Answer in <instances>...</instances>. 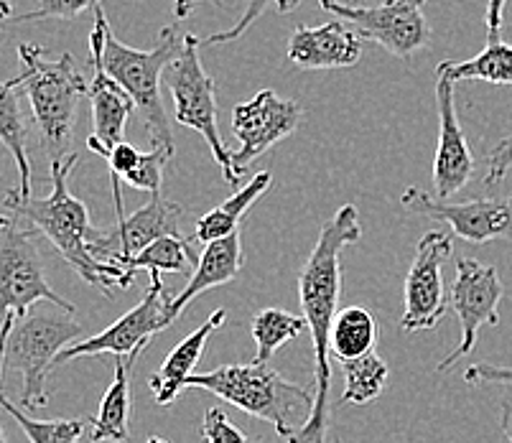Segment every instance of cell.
<instances>
[{
  "label": "cell",
  "instance_id": "1",
  "mask_svg": "<svg viewBox=\"0 0 512 443\" xmlns=\"http://www.w3.org/2000/svg\"><path fill=\"white\" fill-rule=\"evenodd\" d=\"M362 237L360 214L355 204L337 209L327 225L321 227L319 240L306 258L299 275V296L304 319L314 344V408L309 421L288 443H327L329 433V390H332V326L339 314V293H342V253L344 247L355 245Z\"/></svg>",
  "mask_w": 512,
  "mask_h": 443
},
{
  "label": "cell",
  "instance_id": "2",
  "mask_svg": "<svg viewBox=\"0 0 512 443\" xmlns=\"http://www.w3.org/2000/svg\"><path fill=\"white\" fill-rule=\"evenodd\" d=\"M79 161V153H69L67 158L51 161V194L44 199H23L6 194V209L16 214L21 222H29L39 235L54 245L59 255L74 268V273L90 286L100 288L107 298L115 291H125L133 286L136 270L123 265L102 263L92 255V242L102 235L90 222V212L82 199L69 191V176Z\"/></svg>",
  "mask_w": 512,
  "mask_h": 443
},
{
  "label": "cell",
  "instance_id": "3",
  "mask_svg": "<svg viewBox=\"0 0 512 443\" xmlns=\"http://www.w3.org/2000/svg\"><path fill=\"white\" fill-rule=\"evenodd\" d=\"M184 49V39H179L174 26H166L158 34V44L153 49H133L123 44L113 34L102 8H95V26L90 34V62L102 67V72L115 79L120 87L136 102L138 115L143 118L151 141L156 148H166L174 153V133L161 102V82L166 69L174 64Z\"/></svg>",
  "mask_w": 512,
  "mask_h": 443
},
{
  "label": "cell",
  "instance_id": "4",
  "mask_svg": "<svg viewBox=\"0 0 512 443\" xmlns=\"http://www.w3.org/2000/svg\"><path fill=\"white\" fill-rule=\"evenodd\" d=\"M18 62L23 69L6 85L13 87L18 97L29 100L41 148L49 153L51 161L67 158L79 100L90 92L87 79L82 77L72 54L49 59V51L36 44L18 46Z\"/></svg>",
  "mask_w": 512,
  "mask_h": 443
},
{
  "label": "cell",
  "instance_id": "5",
  "mask_svg": "<svg viewBox=\"0 0 512 443\" xmlns=\"http://www.w3.org/2000/svg\"><path fill=\"white\" fill-rule=\"evenodd\" d=\"M82 324L74 321L69 311L36 309L23 319L3 316L0 331V380L6 372L16 370L21 375V405L26 410H41L49 405L51 367H57V357L72 344L82 342Z\"/></svg>",
  "mask_w": 512,
  "mask_h": 443
},
{
  "label": "cell",
  "instance_id": "6",
  "mask_svg": "<svg viewBox=\"0 0 512 443\" xmlns=\"http://www.w3.org/2000/svg\"><path fill=\"white\" fill-rule=\"evenodd\" d=\"M186 387L207 390L225 403L235 405L242 413L258 421L271 423L283 441H293L299 433L296 418L311 415L314 387L296 385L268 365H222L212 372L189 377Z\"/></svg>",
  "mask_w": 512,
  "mask_h": 443
},
{
  "label": "cell",
  "instance_id": "7",
  "mask_svg": "<svg viewBox=\"0 0 512 443\" xmlns=\"http://www.w3.org/2000/svg\"><path fill=\"white\" fill-rule=\"evenodd\" d=\"M202 39L194 34L184 36V49L166 69L164 85L174 97V118L184 128H192L207 141L214 161L220 163L222 176L230 186H240V174L235 169L230 148L225 146L217 125V95H214V79L209 77L199 62Z\"/></svg>",
  "mask_w": 512,
  "mask_h": 443
},
{
  "label": "cell",
  "instance_id": "8",
  "mask_svg": "<svg viewBox=\"0 0 512 443\" xmlns=\"http://www.w3.org/2000/svg\"><path fill=\"white\" fill-rule=\"evenodd\" d=\"M36 237H39V232L34 227H23L16 214L8 212L0 219V303H3V316L23 319V316L31 314L34 303L39 301H49L59 311L74 314L72 303L46 283Z\"/></svg>",
  "mask_w": 512,
  "mask_h": 443
},
{
  "label": "cell",
  "instance_id": "9",
  "mask_svg": "<svg viewBox=\"0 0 512 443\" xmlns=\"http://www.w3.org/2000/svg\"><path fill=\"white\" fill-rule=\"evenodd\" d=\"M169 306L171 298L166 296L164 281H161V275L153 273L151 286H148L146 296L141 298L138 306H133L128 314L120 316L113 326H107L105 331H100L95 337H87L82 342L72 344L69 349H64L57 357V367L67 365L72 359L102 357V354L123 357L136 367L138 354L148 347V342L156 337L158 331L169 329L176 321L169 314Z\"/></svg>",
  "mask_w": 512,
  "mask_h": 443
},
{
  "label": "cell",
  "instance_id": "10",
  "mask_svg": "<svg viewBox=\"0 0 512 443\" xmlns=\"http://www.w3.org/2000/svg\"><path fill=\"white\" fill-rule=\"evenodd\" d=\"M319 6L352 23L362 39L375 41L406 62L431 41V29L423 18L426 0H383L372 8L344 6L342 0H319Z\"/></svg>",
  "mask_w": 512,
  "mask_h": 443
},
{
  "label": "cell",
  "instance_id": "11",
  "mask_svg": "<svg viewBox=\"0 0 512 443\" xmlns=\"http://www.w3.org/2000/svg\"><path fill=\"white\" fill-rule=\"evenodd\" d=\"M451 255H454V240L446 232L431 230L421 237L406 275L400 331L406 334L431 331L444 319L449 301H446L441 268Z\"/></svg>",
  "mask_w": 512,
  "mask_h": 443
},
{
  "label": "cell",
  "instance_id": "12",
  "mask_svg": "<svg viewBox=\"0 0 512 443\" xmlns=\"http://www.w3.org/2000/svg\"><path fill=\"white\" fill-rule=\"evenodd\" d=\"M502 293H505V288H502L495 265H482L472 258H462L456 263V278L454 286H451L449 303L459 324H462V342L454 349V354L439 362L436 370L449 372L459 359L472 354L482 326L500 324L497 306L502 301Z\"/></svg>",
  "mask_w": 512,
  "mask_h": 443
},
{
  "label": "cell",
  "instance_id": "13",
  "mask_svg": "<svg viewBox=\"0 0 512 443\" xmlns=\"http://www.w3.org/2000/svg\"><path fill=\"white\" fill-rule=\"evenodd\" d=\"M400 204L408 212L446 222L454 237L472 245H484L492 240L512 237V197L472 199V202H449V199L428 197V191L418 186L403 191Z\"/></svg>",
  "mask_w": 512,
  "mask_h": 443
},
{
  "label": "cell",
  "instance_id": "14",
  "mask_svg": "<svg viewBox=\"0 0 512 443\" xmlns=\"http://www.w3.org/2000/svg\"><path fill=\"white\" fill-rule=\"evenodd\" d=\"M304 120V107L293 100H283L273 90H260L250 102H240L232 110V133L240 141V148L232 153L237 174L248 169L255 158L271 151L276 143L286 141L288 135Z\"/></svg>",
  "mask_w": 512,
  "mask_h": 443
},
{
  "label": "cell",
  "instance_id": "15",
  "mask_svg": "<svg viewBox=\"0 0 512 443\" xmlns=\"http://www.w3.org/2000/svg\"><path fill=\"white\" fill-rule=\"evenodd\" d=\"M181 214H184V209L179 204L164 197H151L133 217H125L113 230L102 232L92 242V255L102 263L120 265L123 260L143 253L148 245H153L161 237L179 235Z\"/></svg>",
  "mask_w": 512,
  "mask_h": 443
},
{
  "label": "cell",
  "instance_id": "16",
  "mask_svg": "<svg viewBox=\"0 0 512 443\" xmlns=\"http://www.w3.org/2000/svg\"><path fill=\"white\" fill-rule=\"evenodd\" d=\"M436 107H439V146L434 158V191L439 199H449L472 181L474 156L456 118L454 82L444 77H436Z\"/></svg>",
  "mask_w": 512,
  "mask_h": 443
},
{
  "label": "cell",
  "instance_id": "17",
  "mask_svg": "<svg viewBox=\"0 0 512 443\" xmlns=\"http://www.w3.org/2000/svg\"><path fill=\"white\" fill-rule=\"evenodd\" d=\"M288 62L299 69H349L362 57V39L344 23L296 26L288 39Z\"/></svg>",
  "mask_w": 512,
  "mask_h": 443
},
{
  "label": "cell",
  "instance_id": "18",
  "mask_svg": "<svg viewBox=\"0 0 512 443\" xmlns=\"http://www.w3.org/2000/svg\"><path fill=\"white\" fill-rule=\"evenodd\" d=\"M92 69H95V74H92L87 97H90L92 130L95 133L87 138V148L107 161L113 148L123 143L125 125H128L130 113L136 110V102L130 100L128 92L115 79L102 72V67L92 64Z\"/></svg>",
  "mask_w": 512,
  "mask_h": 443
},
{
  "label": "cell",
  "instance_id": "19",
  "mask_svg": "<svg viewBox=\"0 0 512 443\" xmlns=\"http://www.w3.org/2000/svg\"><path fill=\"white\" fill-rule=\"evenodd\" d=\"M227 321L225 309H217L207 321H204L199 329H194L189 337L181 339L171 354L166 357V362L158 367L156 375H151L148 380V387H151L153 400L158 405H171L181 395V390L186 387L189 377H194V370H197L199 359L204 357V349H207L209 339L222 324Z\"/></svg>",
  "mask_w": 512,
  "mask_h": 443
},
{
  "label": "cell",
  "instance_id": "20",
  "mask_svg": "<svg viewBox=\"0 0 512 443\" xmlns=\"http://www.w3.org/2000/svg\"><path fill=\"white\" fill-rule=\"evenodd\" d=\"M242 263H245V255H242L240 230H237L235 235L222 237V240H214L209 242V245H204L189 283L184 286V291H179L171 298L169 314L174 316V319H179L194 298H199L202 293H209L212 288L227 286L230 281H235L242 270Z\"/></svg>",
  "mask_w": 512,
  "mask_h": 443
},
{
  "label": "cell",
  "instance_id": "21",
  "mask_svg": "<svg viewBox=\"0 0 512 443\" xmlns=\"http://www.w3.org/2000/svg\"><path fill=\"white\" fill-rule=\"evenodd\" d=\"M130 372L128 359L115 357V380L105 390L97 415L92 418V443H128L130 441Z\"/></svg>",
  "mask_w": 512,
  "mask_h": 443
},
{
  "label": "cell",
  "instance_id": "22",
  "mask_svg": "<svg viewBox=\"0 0 512 443\" xmlns=\"http://www.w3.org/2000/svg\"><path fill=\"white\" fill-rule=\"evenodd\" d=\"M273 174L271 171H258L248 184L237 189L225 204L209 209L202 217L197 219V230H194V240L209 245L214 240H222V237H230L240 230L242 219L248 214V209L263 197L265 191L271 189Z\"/></svg>",
  "mask_w": 512,
  "mask_h": 443
},
{
  "label": "cell",
  "instance_id": "23",
  "mask_svg": "<svg viewBox=\"0 0 512 443\" xmlns=\"http://www.w3.org/2000/svg\"><path fill=\"white\" fill-rule=\"evenodd\" d=\"M436 77L449 79L454 85L464 79H479L500 87L512 85V46L505 41H487L477 57L467 62H441L436 67Z\"/></svg>",
  "mask_w": 512,
  "mask_h": 443
},
{
  "label": "cell",
  "instance_id": "24",
  "mask_svg": "<svg viewBox=\"0 0 512 443\" xmlns=\"http://www.w3.org/2000/svg\"><path fill=\"white\" fill-rule=\"evenodd\" d=\"M377 321L362 306H349L337 314V321L332 326V357L339 359L342 365L347 362H355V359L367 357V354L375 352L377 344Z\"/></svg>",
  "mask_w": 512,
  "mask_h": 443
},
{
  "label": "cell",
  "instance_id": "25",
  "mask_svg": "<svg viewBox=\"0 0 512 443\" xmlns=\"http://www.w3.org/2000/svg\"><path fill=\"white\" fill-rule=\"evenodd\" d=\"M0 138H3V146L16 158L18 176H21V184L11 189V194L29 202V199H34V194H31L34 181H31V161L29 151H26V120H23L21 107H18V92L8 85H3V97H0Z\"/></svg>",
  "mask_w": 512,
  "mask_h": 443
},
{
  "label": "cell",
  "instance_id": "26",
  "mask_svg": "<svg viewBox=\"0 0 512 443\" xmlns=\"http://www.w3.org/2000/svg\"><path fill=\"white\" fill-rule=\"evenodd\" d=\"M304 316L288 314L283 309H265L260 314H255L253 326V339L255 347H258V354H255V365H268L273 354L283 347V344L293 342L299 337L301 331L306 329Z\"/></svg>",
  "mask_w": 512,
  "mask_h": 443
},
{
  "label": "cell",
  "instance_id": "27",
  "mask_svg": "<svg viewBox=\"0 0 512 443\" xmlns=\"http://www.w3.org/2000/svg\"><path fill=\"white\" fill-rule=\"evenodd\" d=\"M194 263H199L192 253L189 240L181 235H169L148 245L143 253L133 255V258L123 260V268L128 270H148V275H161V273H181L189 270Z\"/></svg>",
  "mask_w": 512,
  "mask_h": 443
},
{
  "label": "cell",
  "instance_id": "28",
  "mask_svg": "<svg viewBox=\"0 0 512 443\" xmlns=\"http://www.w3.org/2000/svg\"><path fill=\"white\" fill-rule=\"evenodd\" d=\"M344 367V395L339 403L367 405L380 398L385 382H388V365L375 352L367 357L347 362Z\"/></svg>",
  "mask_w": 512,
  "mask_h": 443
},
{
  "label": "cell",
  "instance_id": "29",
  "mask_svg": "<svg viewBox=\"0 0 512 443\" xmlns=\"http://www.w3.org/2000/svg\"><path fill=\"white\" fill-rule=\"evenodd\" d=\"M0 403L6 408L8 415H13V421L21 426L31 443H79L85 436V421L79 418H57V421H36L31 415L23 413L21 408L8 400V395H0Z\"/></svg>",
  "mask_w": 512,
  "mask_h": 443
},
{
  "label": "cell",
  "instance_id": "30",
  "mask_svg": "<svg viewBox=\"0 0 512 443\" xmlns=\"http://www.w3.org/2000/svg\"><path fill=\"white\" fill-rule=\"evenodd\" d=\"M174 153L166 151V148H153L151 153H141V161L128 176H125V184L130 189L148 191L151 197H161V181H164V169L166 163L171 161Z\"/></svg>",
  "mask_w": 512,
  "mask_h": 443
},
{
  "label": "cell",
  "instance_id": "31",
  "mask_svg": "<svg viewBox=\"0 0 512 443\" xmlns=\"http://www.w3.org/2000/svg\"><path fill=\"white\" fill-rule=\"evenodd\" d=\"M102 0H39V6L34 11H26L16 18L18 23L31 21H49V18H59V21H69V18L82 16L85 11H95L100 8Z\"/></svg>",
  "mask_w": 512,
  "mask_h": 443
},
{
  "label": "cell",
  "instance_id": "32",
  "mask_svg": "<svg viewBox=\"0 0 512 443\" xmlns=\"http://www.w3.org/2000/svg\"><path fill=\"white\" fill-rule=\"evenodd\" d=\"M202 436L207 443H258L250 441L237 426H232L230 418L222 408H209L202 421Z\"/></svg>",
  "mask_w": 512,
  "mask_h": 443
},
{
  "label": "cell",
  "instance_id": "33",
  "mask_svg": "<svg viewBox=\"0 0 512 443\" xmlns=\"http://www.w3.org/2000/svg\"><path fill=\"white\" fill-rule=\"evenodd\" d=\"M271 3H276V0H248V6H245V11H242L240 21H237L232 29L217 31V34H212L209 39H204L202 46H220V44H230V41L240 39V36L245 34V31H248L260 16H263L265 8L271 6Z\"/></svg>",
  "mask_w": 512,
  "mask_h": 443
},
{
  "label": "cell",
  "instance_id": "34",
  "mask_svg": "<svg viewBox=\"0 0 512 443\" xmlns=\"http://www.w3.org/2000/svg\"><path fill=\"white\" fill-rule=\"evenodd\" d=\"M512 169V135L502 138L495 148H492L490 158H487V171H484L482 184L487 189H495L505 181V176L510 174Z\"/></svg>",
  "mask_w": 512,
  "mask_h": 443
},
{
  "label": "cell",
  "instance_id": "35",
  "mask_svg": "<svg viewBox=\"0 0 512 443\" xmlns=\"http://www.w3.org/2000/svg\"><path fill=\"white\" fill-rule=\"evenodd\" d=\"M464 380L469 385H510L512 387V367H497L479 362L464 372Z\"/></svg>",
  "mask_w": 512,
  "mask_h": 443
},
{
  "label": "cell",
  "instance_id": "36",
  "mask_svg": "<svg viewBox=\"0 0 512 443\" xmlns=\"http://www.w3.org/2000/svg\"><path fill=\"white\" fill-rule=\"evenodd\" d=\"M505 6H507V0H490V3H487V18H484V23H487V41H502L500 34H502V16H505Z\"/></svg>",
  "mask_w": 512,
  "mask_h": 443
},
{
  "label": "cell",
  "instance_id": "37",
  "mask_svg": "<svg viewBox=\"0 0 512 443\" xmlns=\"http://www.w3.org/2000/svg\"><path fill=\"white\" fill-rule=\"evenodd\" d=\"M500 426H502V433H505L507 441L512 443V400H505V403H502Z\"/></svg>",
  "mask_w": 512,
  "mask_h": 443
},
{
  "label": "cell",
  "instance_id": "38",
  "mask_svg": "<svg viewBox=\"0 0 512 443\" xmlns=\"http://www.w3.org/2000/svg\"><path fill=\"white\" fill-rule=\"evenodd\" d=\"M299 3H304V0H276V8L278 13H291L293 8H299ZM360 0H344V6H357Z\"/></svg>",
  "mask_w": 512,
  "mask_h": 443
},
{
  "label": "cell",
  "instance_id": "39",
  "mask_svg": "<svg viewBox=\"0 0 512 443\" xmlns=\"http://www.w3.org/2000/svg\"><path fill=\"white\" fill-rule=\"evenodd\" d=\"M197 3H199V0H176V6H174L176 18L181 21V18L192 16V11L197 8Z\"/></svg>",
  "mask_w": 512,
  "mask_h": 443
},
{
  "label": "cell",
  "instance_id": "40",
  "mask_svg": "<svg viewBox=\"0 0 512 443\" xmlns=\"http://www.w3.org/2000/svg\"><path fill=\"white\" fill-rule=\"evenodd\" d=\"M146 443H169V441H164V438H161V436H148Z\"/></svg>",
  "mask_w": 512,
  "mask_h": 443
},
{
  "label": "cell",
  "instance_id": "41",
  "mask_svg": "<svg viewBox=\"0 0 512 443\" xmlns=\"http://www.w3.org/2000/svg\"><path fill=\"white\" fill-rule=\"evenodd\" d=\"M0 443H8V436H6V431H3V428H0Z\"/></svg>",
  "mask_w": 512,
  "mask_h": 443
}]
</instances>
